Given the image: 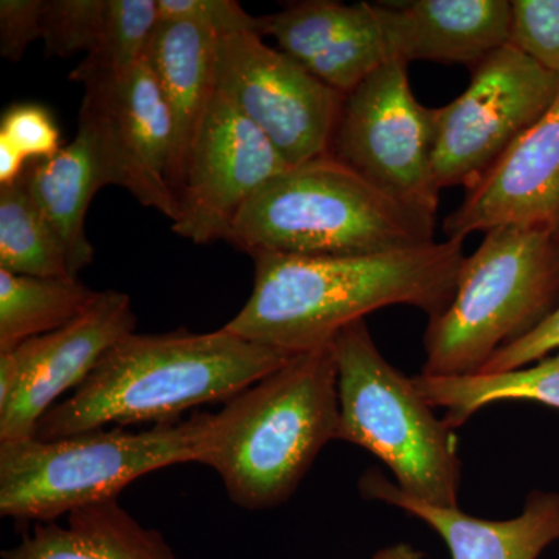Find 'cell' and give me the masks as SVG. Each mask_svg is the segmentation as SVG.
I'll return each instance as SVG.
<instances>
[{
	"label": "cell",
	"instance_id": "30",
	"mask_svg": "<svg viewBox=\"0 0 559 559\" xmlns=\"http://www.w3.org/2000/svg\"><path fill=\"white\" fill-rule=\"evenodd\" d=\"M555 352H559V307L527 336L495 353L479 373L521 369Z\"/></svg>",
	"mask_w": 559,
	"mask_h": 559
},
{
	"label": "cell",
	"instance_id": "14",
	"mask_svg": "<svg viewBox=\"0 0 559 559\" xmlns=\"http://www.w3.org/2000/svg\"><path fill=\"white\" fill-rule=\"evenodd\" d=\"M503 226L559 229V94L444 221L448 240Z\"/></svg>",
	"mask_w": 559,
	"mask_h": 559
},
{
	"label": "cell",
	"instance_id": "20",
	"mask_svg": "<svg viewBox=\"0 0 559 559\" xmlns=\"http://www.w3.org/2000/svg\"><path fill=\"white\" fill-rule=\"evenodd\" d=\"M25 179L33 201L64 245L70 274L79 278L95 259L86 235L87 209L105 187L90 138L76 131L75 139L53 157L25 168Z\"/></svg>",
	"mask_w": 559,
	"mask_h": 559
},
{
	"label": "cell",
	"instance_id": "9",
	"mask_svg": "<svg viewBox=\"0 0 559 559\" xmlns=\"http://www.w3.org/2000/svg\"><path fill=\"white\" fill-rule=\"evenodd\" d=\"M559 94V76L507 44L473 68L469 86L436 108L433 173L440 189L476 187Z\"/></svg>",
	"mask_w": 559,
	"mask_h": 559
},
{
	"label": "cell",
	"instance_id": "12",
	"mask_svg": "<svg viewBox=\"0 0 559 559\" xmlns=\"http://www.w3.org/2000/svg\"><path fill=\"white\" fill-rule=\"evenodd\" d=\"M135 326L131 297L100 290L90 310L68 325L0 353V441L33 439L62 393L79 389Z\"/></svg>",
	"mask_w": 559,
	"mask_h": 559
},
{
	"label": "cell",
	"instance_id": "10",
	"mask_svg": "<svg viewBox=\"0 0 559 559\" xmlns=\"http://www.w3.org/2000/svg\"><path fill=\"white\" fill-rule=\"evenodd\" d=\"M215 90L278 151L289 167L330 154L345 95L259 33L219 38Z\"/></svg>",
	"mask_w": 559,
	"mask_h": 559
},
{
	"label": "cell",
	"instance_id": "27",
	"mask_svg": "<svg viewBox=\"0 0 559 559\" xmlns=\"http://www.w3.org/2000/svg\"><path fill=\"white\" fill-rule=\"evenodd\" d=\"M157 9L160 21L190 22L219 38L240 33L263 36V17L252 16L237 0H157Z\"/></svg>",
	"mask_w": 559,
	"mask_h": 559
},
{
	"label": "cell",
	"instance_id": "19",
	"mask_svg": "<svg viewBox=\"0 0 559 559\" xmlns=\"http://www.w3.org/2000/svg\"><path fill=\"white\" fill-rule=\"evenodd\" d=\"M2 559H178L159 530L146 528L119 500L73 511L66 525L39 522Z\"/></svg>",
	"mask_w": 559,
	"mask_h": 559
},
{
	"label": "cell",
	"instance_id": "13",
	"mask_svg": "<svg viewBox=\"0 0 559 559\" xmlns=\"http://www.w3.org/2000/svg\"><path fill=\"white\" fill-rule=\"evenodd\" d=\"M288 168L271 140L215 92L187 153L173 231L194 245L226 241L246 202Z\"/></svg>",
	"mask_w": 559,
	"mask_h": 559
},
{
	"label": "cell",
	"instance_id": "29",
	"mask_svg": "<svg viewBox=\"0 0 559 559\" xmlns=\"http://www.w3.org/2000/svg\"><path fill=\"white\" fill-rule=\"evenodd\" d=\"M46 0H2L0 2V55L21 61L36 39L43 38Z\"/></svg>",
	"mask_w": 559,
	"mask_h": 559
},
{
	"label": "cell",
	"instance_id": "31",
	"mask_svg": "<svg viewBox=\"0 0 559 559\" xmlns=\"http://www.w3.org/2000/svg\"><path fill=\"white\" fill-rule=\"evenodd\" d=\"M27 159L11 146L9 142L0 139V187L11 186L24 175Z\"/></svg>",
	"mask_w": 559,
	"mask_h": 559
},
{
	"label": "cell",
	"instance_id": "24",
	"mask_svg": "<svg viewBox=\"0 0 559 559\" xmlns=\"http://www.w3.org/2000/svg\"><path fill=\"white\" fill-rule=\"evenodd\" d=\"M159 22L157 0H106L97 43L70 73V80L86 84L134 68L145 60Z\"/></svg>",
	"mask_w": 559,
	"mask_h": 559
},
{
	"label": "cell",
	"instance_id": "2",
	"mask_svg": "<svg viewBox=\"0 0 559 559\" xmlns=\"http://www.w3.org/2000/svg\"><path fill=\"white\" fill-rule=\"evenodd\" d=\"M293 356L224 326L212 333H132L103 356L68 400L40 418L35 437L62 439L110 423L165 425L201 404L226 403Z\"/></svg>",
	"mask_w": 559,
	"mask_h": 559
},
{
	"label": "cell",
	"instance_id": "4",
	"mask_svg": "<svg viewBox=\"0 0 559 559\" xmlns=\"http://www.w3.org/2000/svg\"><path fill=\"white\" fill-rule=\"evenodd\" d=\"M436 223L385 197L331 154L289 167L240 210L227 242L250 257H360L432 245Z\"/></svg>",
	"mask_w": 559,
	"mask_h": 559
},
{
	"label": "cell",
	"instance_id": "17",
	"mask_svg": "<svg viewBox=\"0 0 559 559\" xmlns=\"http://www.w3.org/2000/svg\"><path fill=\"white\" fill-rule=\"evenodd\" d=\"M393 58L471 69L510 43L509 0H417L381 5Z\"/></svg>",
	"mask_w": 559,
	"mask_h": 559
},
{
	"label": "cell",
	"instance_id": "1",
	"mask_svg": "<svg viewBox=\"0 0 559 559\" xmlns=\"http://www.w3.org/2000/svg\"><path fill=\"white\" fill-rule=\"evenodd\" d=\"M253 288L224 329L245 340L304 353L382 308L406 305L437 318L457 290L463 241L360 257L253 255Z\"/></svg>",
	"mask_w": 559,
	"mask_h": 559
},
{
	"label": "cell",
	"instance_id": "15",
	"mask_svg": "<svg viewBox=\"0 0 559 559\" xmlns=\"http://www.w3.org/2000/svg\"><path fill=\"white\" fill-rule=\"evenodd\" d=\"M263 36L334 91L347 95L384 62L390 49L382 7L312 0L263 16Z\"/></svg>",
	"mask_w": 559,
	"mask_h": 559
},
{
	"label": "cell",
	"instance_id": "11",
	"mask_svg": "<svg viewBox=\"0 0 559 559\" xmlns=\"http://www.w3.org/2000/svg\"><path fill=\"white\" fill-rule=\"evenodd\" d=\"M79 130L90 138L103 186H119L175 223L179 202L170 183L173 119L146 60L117 75L87 81Z\"/></svg>",
	"mask_w": 559,
	"mask_h": 559
},
{
	"label": "cell",
	"instance_id": "5",
	"mask_svg": "<svg viewBox=\"0 0 559 559\" xmlns=\"http://www.w3.org/2000/svg\"><path fill=\"white\" fill-rule=\"evenodd\" d=\"M559 229L503 226L465 257L450 307L429 319L423 374L479 373L557 310Z\"/></svg>",
	"mask_w": 559,
	"mask_h": 559
},
{
	"label": "cell",
	"instance_id": "21",
	"mask_svg": "<svg viewBox=\"0 0 559 559\" xmlns=\"http://www.w3.org/2000/svg\"><path fill=\"white\" fill-rule=\"evenodd\" d=\"M414 382L430 407L444 409V423L452 430L499 401H536L559 409V352L521 369L465 377L419 373Z\"/></svg>",
	"mask_w": 559,
	"mask_h": 559
},
{
	"label": "cell",
	"instance_id": "16",
	"mask_svg": "<svg viewBox=\"0 0 559 559\" xmlns=\"http://www.w3.org/2000/svg\"><path fill=\"white\" fill-rule=\"evenodd\" d=\"M360 495L396 507L428 524L450 549L451 559H538L559 540L558 492L533 491L520 516L487 521L459 507H437L407 495L378 469L359 481Z\"/></svg>",
	"mask_w": 559,
	"mask_h": 559
},
{
	"label": "cell",
	"instance_id": "25",
	"mask_svg": "<svg viewBox=\"0 0 559 559\" xmlns=\"http://www.w3.org/2000/svg\"><path fill=\"white\" fill-rule=\"evenodd\" d=\"M106 0H46L43 39L46 57L90 53L100 35Z\"/></svg>",
	"mask_w": 559,
	"mask_h": 559
},
{
	"label": "cell",
	"instance_id": "18",
	"mask_svg": "<svg viewBox=\"0 0 559 559\" xmlns=\"http://www.w3.org/2000/svg\"><path fill=\"white\" fill-rule=\"evenodd\" d=\"M218 43L219 36L200 25L160 21L146 51L145 60L171 112L175 142L170 183L176 197L182 183L191 140L216 92Z\"/></svg>",
	"mask_w": 559,
	"mask_h": 559
},
{
	"label": "cell",
	"instance_id": "7",
	"mask_svg": "<svg viewBox=\"0 0 559 559\" xmlns=\"http://www.w3.org/2000/svg\"><path fill=\"white\" fill-rule=\"evenodd\" d=\"M331 347L340 395L336 440L380 459L407 495L437 507H459L457 437L433 414L414 378L382 356L366 319L342 329Z\"/></svg>",
	"mask_w": 559,
	"mask_h": 559
},
{
	"label": "cell",
	"instance_id": "28",
	"mask_svg": "<svg viewBox=\"0 0 559 559\" xmlns=\"http://www.w3.org/2000/svg\"><path fill=\"white\" fill-rule=\"evenodd\" d=\"M0 139L9 142L27 160L50 159L62 148L57 121L49 109L35 103H20L3 112Z\"/></svg>",
	"mask_w": 559,
	"mask_h": 559
},
{
	"label": "cell",
	"instance_id": "3",
	"mask_svg": "<svg viewBox=\"0 0 559 559\" xmlns=\"http://www.w3.org/2000/svg\"><path fill=\"white\" fill-rule=\"evenodd\" d=\"M340 428L331 344L297 353L212 414L198 463L215 471L235 506L271 510L293 498Z\"/></svg>",
	"mask_w": 559,
	"mask_h": 559
},
{
	"label": "cell",
	"instance_id": "6",
	"mask_svg": "<svg viewBox=\"0 0 559 559\" xmlns=\"http://www.w3.org/2000/svg\"><path fill=\"white\" fill-rule=\"evenodd\" d=\"M210 418L198 414L142 432L103 428L55 440L0 441V514L39 524L119 500L145 474L198 463Z\"/></svg>",
	"mask_w": 559,
	"mask_h": 559
},
{
	"label": "cell",
	"instance_id": "8",
	"mask_svg": "<svg viewBox=\"0 0 559 559\" xmlns=\"http://www.w3.org/2000/svg\"><path fill=\"white\" fill-rule=\"evenodd\" d=\"M407 66L384 62L345 95L330 154L401 207L436 223V108L415 98Z\"/></svg>",
	"mask_w": 559,
	"mask_h": 559
},
{
	"label": "cell",
	"instance_id": "26",
	"mask_svg": "<svg viewBox=\"0 0 559 559\" xmlns=\"http://www.w3.org/2000/svg\"><path fill=\"white\" fill-rule=\"evenodd\" d=\"M509 44L559 76V0H513Z\"/></svg>",
	"mask_w": 559,
	"mask_h": 559
},
{
	"label": "cell",
	"instance_id": "23",
	"mask_svg": "<svg viewBox=\"0 0 559 559\" xmlns=\"http://www.w3.org/2000/svg\"><path fill=\"white\" fill-rule=\"evenodd\" d=\"M0 270L32 277H72L64 245L33 201L25 171L16 182L0 187Z\"/></svg>",
	"mask_w": 559,
	"mask_h": 559
},
{
	"label": "cell",
	"instance_id": "22",
	"mask_svg": "<svg viewBox=\"0 0 559 559\" xmlns=\"http://www.w3.org/2000/svg\"><path fill=\"white\" fill-rule=\"evenodd\" d=\"M98 294L79 278L32 277L0 270V353L62 329L90 310Z\"/></svg>",
	"mask_w": 559,
	"mask_h": 559
}]
</instances>
